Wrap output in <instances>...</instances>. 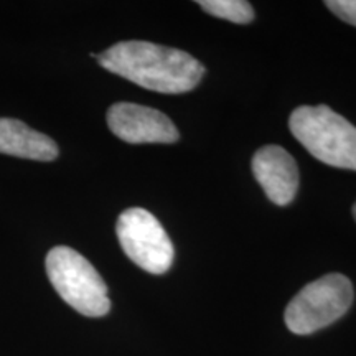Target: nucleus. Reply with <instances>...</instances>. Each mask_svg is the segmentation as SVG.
<instances>
[{
  "mask_svg": "<svg viewBox=\"0 0 356 356\" xmlns=\"http://www.w3.org/2000/svg\"><path fill=\"white\" fill-rule=\"evenodd\" d=\"M91 56L111 73L163 95L188 92L204 74V66L186 51L149 42L115 43Z\"/></svg>",
  "mask_w": 356,
  "mask_h": 356,
  "instance_id": "nucleus-1",
  "label": "nucleus"
},
{
  "mask_svg": "<svg viewBox=\"0 0 356 356\" xmlns=\"http://www.w3.org/2000/svg\"><path fill=\"white\" fill-rule=\"evenodd\" d=\"M289 129L320 162L356 170V127L328 106H300L291 114Z\"/></svg>",
  "mask_w": 356,
  "mask_h": 356,
  "instance_id": "nucleus-2",
  "label": "nucleus"
},
{
  "mask_svg": "<svg viewBox=\"0 0 356 356\" xmlns=\"http://www.w3.org/2000/svg\"><path fill=\"white\" fill-rule=\"evenodd\" d=\"M51 286L70 307L86 317H102L111 310L108 286L86 257L66 246L53 248L47 256Z\"/></svg>",
  "mask_w": 356,
  "mask_h": 356,
  "instance_id": "nucleus-3",
  "label": "nucleus"
},
{
  "mask_svg": "<svg viewBox=\"0 0 356 356\" xmlns=\"http://www.w3.org/2000/svg\"><path fill=\"white\" fill-rule=\"evenodd\" d=\"M353 286L343 274H327L307 284L286 309V325L296 335H310L341 318L353 304Z\"/></svg>",
  "mask_w": 356,
  "mask_h": 356,
  "instance_id": "nucleus-4",
  "label": "nucleus"
},
{
  "mask_svg": "<svg viewBox=\"0 0 356 356\" xmlns=\"http://www.w3.org/2000/svg\"><path fill=\"white\" fill-rule=\"evenodd\" d=\"M119 243L129 259L150 274H165L175 249L157 218L144 208H129L115 226Z\"/></svg>",
  "mask_w": 356,
  "mask_h": 356,
  "instance_id": "nucleus-5",
  "label": "nucleus"
},
{
  "mask_svg": "<svg viewBox=\"0 0 356 356\" xmlns=\"http://www.w3.org/2000/svg\"><path fill=\"white\" fill-rule=\"evenodd\" d=\"M108 126L114 136L129 144H173L178 140L175 124L165 114L134 102L111 106Z\"/></svg>",
  "mask_w": 356,
  "mask_h": 356,
  "instance_id": "nucleus-6",
  "label": "nucleus"
},
{
  "mask_svg": "<svg viewBox=\"0 0 356 356\" xmlns=\"http://www.w3.org/2000/svg\"><path fill=\"white\" fill-rule=\"evenodd\" d=\"M252 173L274 204L286 207L296 198L299 170L296 160L282 147L266 145L257 150L252 157Z\"/></svg>",
  "mask_w": 356,
  "mask_h": 356,
  "instance_id": "nucleus-7",
  "label": "nucleus"
},
{
  "mask_svg": "<svg viewBox=\"0 0 356 356\" xmlns=\"http://www.w3.org/2000/svg\"><path fill=\"white\" fill-rule=\"evenodd\" d=\"M0 154L51 162L58 157V145L50 137L33 131L22 121L0 118Z\"/></svg>",
  "mask_w": 356,
  "mask_h": 356,
  "instance_id": "nucleus-8",
  "label": "nucleus"
},
{
  "mask_svg": "<svg viewBox=\"0 0 356 356\" xmlns=\"http://www.w3.org/2000/svg\"><path fill=\"white\" fill-rule=\"evenodd\" d=\"M197 3L210 15L233 24H249L254 20V8L246 0H198Z\"/></svg>",
  "mask_w": 356,
  "mask_h": 356,
  "instance_id": "nucleus-9",
  "label": "nucleus"
},
{
  "mask_svg": "<svg viewBox=\"0 0 356 356\" xmlns=\"http://www.w3.org/2000/svg\"><path fill=\"white\" fill-rule=\"evenodd\" d=\"M340 20L356 26V0H327L325 2Z\"/></svg>",
  "mask_w": 356,
  "mask_h": 356,
  "instance_id": "nucleus-10",
  "label": "nucleus"
},
{
  "mask_svg": "<svg viewBox=\"0 0 356 356\" xmlns=\"http://www.w3.org/2000/svg\"><path fill=\"white\" fill-rule=\"evenodd\" d=\"M351 211H353V218H355V221H356V203L353 204V210H351Z\"/></svg>",
  "mask_w": 356,
  "mask_h": 356,
  "instance_id": "nucleus-11",
  "label": "nucleus"
}]
</instances>
